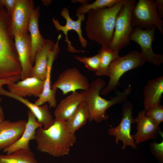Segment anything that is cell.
<instances>
[{"label": "cell", "mask_w": 163, "mask_h": 163, "mask_svg": "<svg viewBox=\"0 0 163 163\" xmlns=\"http://www.w3.org/2000/svg\"><path fill=\"white\" fill-rule=\"evenodd\" d=\"M44 81L30 77L14 83L7 85L9 91L19 97L24 98L34 96L38 97L43 91Z\"/></svg>", "instance_id": "obj_18"}, {"label": "cell", "mask_w": 163, "mask_h": 163, "mask_svg": "<svg viewBox=\"0 0 163 163\" xmlns=\"http://www.w3.org/2000/svg\"><path fill=\"white\" fill-rule=\"evenodd\" d=\"M156 28L155 27L148 29L133 28L129 40L136 42L140 46V53L145 62L158 66L163 62V55L155 54L152 49Z\"/></svg>", "instance_id": "obj_9"}, {"label": "cell", "mask_w": 163, "mask_h": 163, "mask_svg": "<svg viewBox=\"0 0 163 163\" xmlns=\"http://www.w3.org/2000/svg\"><path fill=\"white\" fill-rule=\"evenodd\" d=\"M163 94V76L149 80L144 88V110L160 104Z\"/></svg>", "instance_id": "obj_22"}, {"label": "cell", "mask_w": 163, "mask_h": 163, "mask_svg": "<svg viewBox=\"0 0 163 163\" xmlns=\"http://www.w3.org/2000/svg\"><path fill=\"white\" fill-rule=\"evenodd\" d=\"M55 46L56 43L52 40L46 39L44 46L36 51L34 64L30 77L44 81L47 73L49 55Z\"/></svg>", "instance_id": "obj_21"}, {"label": "cell", "mask_w": 163, "mask_h": 163, "mask_svg": "<svg viewBox=\"0 0 163 163\" xmlns=\"http://www.w3.org/2000/svg\"><path fill=\"white\" fill-rule=\"evenodd\" d=\"M123 0H96L91 3L88 2L82 4L76 9V14H84L91 10H96L104 8H110Z\"/></svg>", "instance_id": "obj_27"}, {"label": "cell", "mask_w": 163, "mask_h": 163, "mask_svg": "<svg viewBox=\"0 0 163 163\" xmlns=\"http://www.w3.org/2000/svg\"><path fill=\"white\" fill-rule=\"evenodd\" d=\"M27 122L24 120L14 121L4 120L0 124V150L11 146L20 138Z\"/></svg>", "instance_id": "obj_14"}, {"label": "cell", "mask_w": 163, "mask_h": 163, "mask_svg": "<svg viewBox=\"0 0 163 163\" xmlns=\"http://www.w3.org/2000/svg\"><path fill=\"white\" fill-rule=\"evenodd\" d=\"M54 120L53 125L47 129L38 128L34 139L38 151L59 157L69 154L76 137L75 133L66 128L65 121Z\"/></svg>", "instance_id": "obj_1"}, {"label": "cell", "mask_w": 163, "mask_h": 163, "mask_svg": "<svg viewBox=\"0 0 163 163\" xmlns=\"http://www.w3.org/2000/svg\"><path fill=\"white\" fill-rule=\"evenodd\" d=\"M32 0H18L15 7L10 15L8 26L10 36L14 39L16 32L21 34L28 32L30 17L35 9Z\"/></svg>", "instance_id": "obj_11"}, {"label": "cell", "mask_w": 163, "mask_h": 163, "mask_svg": "<svg viewBox=\"0 0 163 163\" xmlns=\"http://www.w3.org/2000/svg\"><path fill=\"white\" fill-rule=\"evenodd\" d=\"M0 163H38L30 151L20 149L9 154L0 155Z\"/></svg>", "instance_id": "obj_25"}, {"label": "cell", "mask_w": 163, "mask_h": 163, "mask_svg": "<svg viewBox=\"0 0 163 163\" xmlns=\"http://www.w3.org/2000/svg\"><path fill=\"white\" fill-rule=\"evenodd\" d=\"M145 62L140 52L133 50L126 55L119 57L113 62L104 74L110 78L109 82L100 93L105 96L115 90L120 85L119 80L126 72L143 65Z\"/></svg>", "instance_id": "obj_5"}, {"label": "cell", "mask_w": 163, "mask_h": 163, "mask_svg": "<svg viewBox=\"0 0 163 163\" xmlns=\"http://www.w3.org/2000/svg\"><path fill=\"white\" fill-rule=\"evenodd\" d=\"M90 84L87 78L75 67L67 69L60 73L51 88L59 89L64 95L78 90L85 91Z\"/></svg>", "instance_id": "obj_10"}, {"label": "cell", "mask_w": 163, "mask_h": 163, "mask_svg": "<svg viewBox=\"0 0 163 163\" xmlns=\"http://www.w3.org/2000/svg\"><path fill=\"white\" fill-rule=\"evenodd\" d=\"M20 79V76L13 77L6 79H0V89L3 88L4 85L14 83L18 81Z\"/></svg>", "instance_id": "obj_32"}, {"label": "cell", "mask_w": 163, "mask_h": 163, "mask_svg": "<svg viewBox=\"0 0 163 163\" xmlns=\"http://www.w3.org/2000/svg\"><path fill=\"white\" fill-rule=\"evenodd\" d=\"M2 100L1 98L0 97V102Z\"/></svg>", "instance_id": "obj_37"}, {"label": "cell", "mask_w": 163, "mask_h": 163, "mask_svg": "<svg viewBox=\"0 0 163 163\" xmlns=\"http://www.w3.org/2000/svg\"><path fill=\"white\" fill-rule=\"evenodd\" d=\"M136 2L135 0H125L117 15L113 37L108 46L113 51L119 52L129 43L133 29L132 15Z\"/></svg>", "instance_id": "obj_6"}, {"label": "cell", "mask_w": 163, "mask_h": 163, "mask_svg": "<svg viewBox=\"0 0 163 163\" xmlns=\"http://www.w3.org/2000/svg\"><path fill=\"white\" fill-rule=\"evenodd\" d=\"M135 123H136L137 132L133 136L136 145L154 139L160 133L159 126L152 119L145 115L144 110L138 113L135 119Z\"/></svg>", "instance_id": "obj_16"}, {"label": "cell", "mask_w": 163, "mask_h": 163, "mask_svg": "<svg viewBox=\"0 0 163 163\" xmlns=\"http://www.w3.org/2000/svg\"><path fill=\"white\" fill-rule=\"evenodd\" d=\"M156 5V8L160 17L162 18L163 17V0H154Z\"/></svg>", "instance_id": "obj_33"}, {"label": "cell", "mask_w": 163, "mask_h": 163, "mask_svg": "<svg viewBox=\"0 0 163 163\" xmlns=\"http://www.w3.org/2000/svg\"><path fill=\"white\" fill-rule=\"evenodd\" d=\"M150 149L152 154L160 162L163 163V141L158 143L154 141L150 143Z\"/></svg>", "instance_id": "obj_30"}, {"label": "cell", "mask_w": 163, "mask_h": 163, "mask_svg": "<svg viewBox=\"0 0 163 163\" xmlns=\"http://www.w3.org/2000/svg\"><path fill=\"white\" fill-rule=\"evenodd\" d=\"M5 117L3 108L0 105V124L5 120Z\"/></svg>", "instance_id": "obj_34"}, {"label": "cell", "mask_w": 163, "mask_h": 163, "mask_svg": "<svg viewBox=\"0 0 163 163\" xmlns=\"http://www.w3.org/2000/svg\"><path fill=\"white\" fill-rule=\"evenodd\" d=\"M59 50V46L56 45L49 54L47 73L44 81L43 91L34 103L37 105H41L47 102L49 108L56 107L57 106L56 94L57 89L51 88L50 78L53 63L57 57Z\"/></svg>", "instance_id": "obj_17"}, {"label": "cell", "mask_w": 163, "mask_h": 163, "mask_svg": "<svg viewBox=\"0 0 163 163\" xmlns=\"http://www.w3.org/2000/svg\"><path fill=\"white\" fill-rule=\"evenodd\" d=\"M145 115L152 119L159 126L163 121V106L159 104L151 107L145 111Z\"/></svg>", "instance_id": "obj_29"}, {"label": "cell", "mask_w": 163, "mask_h": 163, "mask_svg": "<svg viewBox=\"0 0 163 163\" xmlns=\"http://www.w3.org/2000/svg\"><path fill=\"white\" fill-rule=\"evenodd\" d=\"M18 0H0V7L5 6L8 13L11 15L13 12Z\"/></svg>", "instance_id": "obj_31"}, {"label": "cell", "mask_w": 163, "mask_h": 163, "mask_svg": "<svg viewBox=\"0 0 163 163\" xmlns=\"http://www.w3.org/2000/svg\"><path fill=\"white\" fill-rule=\"evenodd\" d=\"M106 85L105 81L102 78H96L90 84L89 88L81 91L84 95V101L87 104L89 116L88 120L99 123L107 120L108 117L106 111L110 107L117 104L124 103L132 91L130 84L122 91L118 92L116 96H113L109 100L104 99L100 95L101 91Z\"/></svg>", "instance_id": "obj_3"}, {"label": "cell", "mask_w": 163, "mask_h": 163, "mask_svg": "<svg viewBox=\"0 0 163 163\" xmlns=\"http://www.w3.org/2000/svg\"><path fill=\"white\" fill-rule=\"evenodd\" d=\"M89 116L88 105L84 101L72 115L65 121L66 126L70 132L75 133L76 131L85 124Z\"/></svg>", "instance_id": "obj_24"}, {"label": "cell", "mask_w": 163, "mask_h": 163, "mask_svg": "<svg viewBox=\"0 0 163 163\" xmlns=\"http://www.w3.org/2000/svg\"><path fill=\"white\" fill-rule=\"evenodd\" d=\"M14 39L21 66L20 77L22 80L30 77L33 68V65L30 61V35L28 32L21 34L16 32L14 34Z\"/></svg>", "instance_id": "obj_13"}, {"label": "cell", "mask_w": 163, "mask_h": 163, "mask_svg": "<svg viewBox=\"0 0 163 163\" xmlns=\"http://www.w3.org/2000/svg\"><path fill=\"white\" fill-rule=\"evenodd\" d=\"M28 120L25 130L20 138L16 142L3 150L6 154H11L20 149L30 150L29 142L34 139L37 129L42 126L37 121L36 118L30 111H28Z\"/></svg>", "instance_id": "obj_19"}, {"label": "cell", "mask_w": 163, "mask_h": 163, "mask_svg": "<svg viewBox=\"0 0 163 163\" xmlns=\"http://www.w3.org/2000/svg\"><path fill=\"white\" fill-rule=\"evenodd\" d=\"M125 1L110 8L91 10L87 13L85 29L89 39L102 46H108L113 37L117 15Z\"/></svg>", "instance_id": "obj_2"}, {"label": "cell", "mask_w": 163, "mask_h": 163, "mask_svg": "<svg viewBox=\"0 0 163 163\" xmlns=\"http://www.w3.org/2000/svg\"><path fill=\"white\" fill-rule=\"evenodd\" d=\"M43 4L46 5H48L50 4L51 1V0H42Z\"/></svg>", "instance_id": "obj_36"}, {"label": "cell", "mask_w": 163, "mask_h": 163, "mask_svg": "<svg viewBox=\"0 0 163 163\" xmlns=\"http://www.w3.org/2000/svg\"><path fill=\"white\" fill-rule=\"evenodd\" d=\"M89 1L87 0H71V2L72 3H79L81 4H83L87 3Z\"/></svg>", "instance_id": "obj_35"}, {"label": "cell", "mask_w": 163, "mask_h": 163, "mask_svg": "<svg viewBox=\"0 0 163 163\" xmlns=\"http://www.w3.org/2000/svg\"><path fill=\"white\" fill-rule=\"evenodd\" d=\"M61 15L66 20V24L65 25H61L58 19L53 17L52 21L56 30L58 31H62L65 36V41L67 43V50L72 53H79L84 51L78 50L75 49L72 45L68 37L69 31L73 30L77 33L81 45L83 48L87 46L88 41L83 36L81 28V24L82 21L85 19V15L82 14H76L78 19L76 21L73 20L71 18L68 9L66 7L63 8L60 12Z\"/></svg>", "instance_id": "obj_12"}, {"label": "cell", "mask_w": 163, "mask_h": 163, "mask_svg": "<svg viewBox=\"0 0 163 163\" xmlns=\"http://www.w3.org/2000/svg\"><path fill=\"white\" fill-rule=\"evenodd\" d=\"M75 58L83 63L85 67L89 70L95 72L99 69L100 60V55L98 53L91 57L76 56Z\"/></svg>", "instance_id": "obj_28"}, {"label": "cell", "mask_w": 163, "mask_h": 163, "mask_svg": "<svg viewBox=\"0 0 163 163\" xmlns=\"http://www.w3.org/2000/svg\"><path fill=\"white\" fill-rule=\"evenodd\" d=\"M10 15L0 7V79L20 76L21 68L15 42L10 35Z\"/></svg>", "instance_id": "obj_4"}, {"label": "cell", "mask_w": 163, "mask_h": 163, "mask_svg": "<svg viewBox=\"0 0 163 163\" xmlns=\"http://www.w3.org/2000/svg\"><path fill=\"white\" fill-rule=\"evenodd\" d=\"M98 53L100 56V65L98 70L95 73L97 76H102L110 64L120 56L119 52L113 51L108 47L102 46Z\"/></svg>", "instance_id": "obj_26"}, {"label": "cell", "mask_w": 163, "mask_h": 163, "mask_svg": "<svg viewBox=\"0 0 163 163\" xmlns=\"http://www.w3.org/2000/svg\"><path fill=\"white\" fill-rule=\"evenodd\" d=\"M133 106L129 101H126L123 106L122 112V117L119 124L116 127L109 128L107 130L109 135L113 136L115 142L118 145L120 141L123 143L122 150L127 146L133 149H137L133 136L131 134V125L135 123V119L133 117Z\"/></svg>", "instance_id": "obj_8"}, {"label": "cell", "mask_w": 163, "mask_h": 163, "mask_svg": "<svg viewBox=\"0 0 163 163\" xmlns=\"http://www.w3.org/2000/svg\"><path fill=\"white\" fill-rule=\"evenodd\" d=\"M84 95L81 92H72L62 99L56 107L54 112L55 120L65 121L75 111L84 101Z\"/></svg>", "instance_id": "obj_20"}, {"label": "cell", "mask_w": 163, "mask_h": 163, "mask_svg": "<svg viewBox=\"0 0 163 163\" xmlns=\"http://www.w3.org/2000/svg\"><path fill=\"white\" fill-rule=\"evenodd\" d=\"M131 24L133 28L143 29L157 28L163 34V22L157 11L154 0H139L136 2L132 15Z\"/></svg>", "instance_id": "obj_7"}, {"label": "cell", "mask_w": 163, "mask_h": 163, "mask_svg": "<svg viewBox=\"0 0 163 163\" xmlns=\"http://www.w3.org/2000/svg\"><path fill=\"white\" fill-rule=\"evenodd\" d=\"M0 95L13 98L21 102L30 109L36 117L37 121L41 124L43 128L47 129L54 124V120L49 110V105L44 104L37 105L24 98L15 95L3 88L0 89Z\"/></svg>", "instance_id": "obj_15"}, {"label": "cell", "mask_w": 163, "mask_h": 163, "mask_svg": "<svg viewBox=\"0 0 163 163\" xmlns=\"http://www.w3.org/2000/svg\"><path fill=\"white\" fill-rule=\"evenodd\" d=\"M39 16L40 7L37 6L34 9L30 17L28 27L31 39L30 61L33 65L36 51L44 46L46 41V39L43 37L39 30L38 21Z\"/></svg>", "instance_id": "obj_23"}]
</instances>
